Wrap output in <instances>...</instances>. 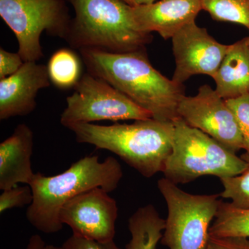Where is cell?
Wrapping results in <instances>:
<instances>
[{"mask_svg": "<svg viewBox=\"0 0 249 249\" xmlns=\"http://www.w3.org/2000/svg\"><path fill=\"white\" fill-rule=\"evenodd\" d=\"M87 71L99 77L160 121L178 119L184 87L162 75L152 66L145 49L115 53L97 49L79 50Z\"/></svg>", "mask_w": 249, "mask_h": 249, "instance_id": "6da1fadb", "label": "cell"}, {"mask_svg": "<svg viewBox=\"0 0 249 249\" xmlns=\"http://www.w3.org/2000/svg\"><path fill=\"white\" fill-rule=\"evenodd\" d=\"M122 178V168L115 158L108 157L100 161L98 155L85 156L53 176L35 173L29 183L34 200L26 213L28 221L39 231L56 233L63 227L59 215L67 201L93 188L110 193Z\"/></svg>", "mask_w": 249, "mask_h": 249, "instance_id": "7a4b0ae2", "label": "cell"}, {"mask_svg": "<svg viewBox=\"0 0 249 249\" xmlns=\"http://www.w3.org/2000/svg\"><path fill=\"white\" fill-rule=\"evenodd\" d=\"M68 129L77 142L115 154L145 178L163 173L173 150L174 123L153 118L130 124H79Z\"/></svg>", "mask_w": 249, "mask_h": 249, "instance_id": "3957f363", "label": "cell"}, {"mask_svg": "<svg viewBox=\"0 0 249 249\" xmlns=\"http://www.w3.org/2000/svg\"><path fill=\"white\" fill-rule=\"evenodd\" d=\"M75 12L65 41L74 49L123 53L145 49L151 34L134 22L132 6L123 0H67Z\"/></svg>", "mask_w": 249, "mask_h": 249, "instance_id": "277c9868", "label": "cell"}, {"mask_svg": "<svg viewBox=\"0 0 249 249\" xmlns=\"http://www.w3.org/2000/svg\"><path fill=\"white\" fill-rule=\"evenodd\" d=\"M173 150L165 163L164 178L186 184L205 175L220 178L240 175L247 162L202 131L181 118L174 121Z\"/></svg>", "mask_w": 249, "mask_h": 249, "instance_id": "5b68a950", "label": "cell"}, {"mask_svg": "<svg viewBox=\"0 0 249 249\" xmlns=\"http://www.w3.org/2000/svg\"><path fill=\"white\" fill-rule=\"evenodd\" d=\"M157 186L168 207L162 245L169 249H206L211 222L222 201L219 195L191 194L165 178Z\"/></svg>", "mask_w": 249, "mask_h": 249, "instance_id": "8992f818", "label": "cell"}, {"mask_svg": "<svg viewBox=\"0 0 249 249\" xmlns=\"http://www.w3.org/2000/svg\"><path fill=\"white\" fill-rule=\"evenodd\" d=\"M0 17L16 36L24 62L43 58L42 33L65 40L72 19L65 0H0Z\"/></svg>", "mask_w": 249, "mask_h": 249, "instance_id": "52a82bcc", "label": "cell"}, {"mask_svg": "<svg viewBox=\"0 0 249 249\" xmlns=\"http://www.w3.org/2000/svg\"><path fill=\"white\" fill-rule=\"evenodd\" d=\"M67 98V107L60 124L69 128L79 124L95 121L144 120L151 119L149 111L139 107L130 98L106 80L87 71Z\"/></svg>", "mask_w": 249, "mask_h": 249, "instance_id": "ba28073f", "label": "cell"}, {"mask_svg": "<svg viewBox=\"0 0 249 249\" xmlns=\"http://www.w3.org/2000/svg\"><path fill=\"white\" fill-rule=\"evenodd\" d=\"M178 114L188 125L202 131L231 151L236 153L244 149L235 115L210 85L201 86L196 96L185 95L178 105Z\"/></svg>", "mask_w": 249, "mask_h": 249, "instance_id": "9c48e42d", "label": "cell"}, {"mask_svg": "<svg viewBox=\"0 0 249 249\" xmlns=\"http://www.w3.org/2000/svg\"><path fill=\"white\" fill-rule=\"evenodd\" d=\"M108 194L96 188L75 196L62 206L60 222L71 228L73 235L98 242L114 240L119 209Z\"/></svg>", "mask_w": 249, "mask_h": 249, "instance_id": "30bf717a", "label": "cell"}, {"mask_svg": "<svg viewBox=\"0 0 249 249\" xmlns=\"http://www.w3.org/2000/svg\"><path fill=\"white\" fill-rule=\"evenodd\" d=\"M175 70L172 80L178 84L195 75L213 78L229 45L219 43L204 28L190 23L172 37Z\"/></svg>", "mask_w": 249, "mask_h": 249, "instance_id": "8fae6325", "label": "cell"}, {"mask_svg": "<svg viewBox=\"0 0 249 249\" xmlns=\"http://www.w3.org/2000/svg\"><path fill=\"white\" fill-rule=\"evenodd\" d=\"M51 83L47 66L36 62H24L16 73L0 80V120L29 115L37 106L38 91Z\"/></svg>", "mask_w": 249, "mask_h": 249, "instance_id": "7c38bea8", "label": "cell"}, {"mask_svg": "<svg viewBox=\"0 0 249 249\" xmlns=\"http://www.w3.org/2000/svg\"><path fill=\"white\" fill-rule=\"evenodd\" d=\"M201 0H157L150 4L132 6L136 25L142 32H157L163 39L173 37L200 12Z\"/></svg>", "mask_w": 249, "mask_h": 249, "instance_id": "4fadbf2b", "label": "cell"}, {"mask_svg": "<svg viewBox=\"0 0 249 249\" xmlns=\"http://www.w3.org/2000/svg\"><path fill=\"white\" fill-rule=\"evenodd\" d=\"M34 133L26 124H18L14 133L0 143V189H9L18 183L29 185L35 173L31 157Z\"/></svg>", "mask_w": 249, "mask_h": 249, "instance_id": "5bb4252c", "label": "cell"}, {"mask_svg": "<svg viewBox=\"0 0 249 249\" xmlns=\"http://www.w3.org/2000/svg\"><path fill=\"white\" fill-rule=\"evenodd\" d=\"M213 78L216 92L225 101L249 94V37L229 45Z\"/></svg>", "mask_w": 249, "mask_h": 249, "instance_id": "9a60e30c", "label": "cell"}, {"mask_svg": "<svg viewBox=\"0 0 249 249\" xmlns=\"http://www.w3.org/2000/svg\"><path fill=\"white\" fill-rule=\"evenodd\" d=\"M165 227V219L160 217L153 205L139 208L129 219L131 239L126 249H156Z\"/></svg>", "mask_w": 249, "mask_h": 249, "instance_id": "2e32d148", "label": "cell"}, {"mask_svg": "<svg viewBox=\"0 0 249 249\" xmlns=\"http://www.w3.org/2000/svg\"><path fill=\"white\" fill-rule=\"evenodd\" d=\"M51 82L57 88L69 89L74 88L81 76V60L73 50L63 48L52 55L48 65Z\"/></svg>", "mask_w": 249, "mask_h": 249, "instance_id": "e0dca14e", "label": "cell"}, {"mask_svg": "<svg viewBox=\"0 0 249 249\" xmlns=\"http://www.w3.org/2000/svg\"><path fill=\"white\" fill-rule=\"evenodd\" d=\"M210 236L249 238V209H237L231 203H221Z\"/></svg>", "mask_w": 249, "mask_h": 249, "instance_id": "ac0fdd59", "label": "cell"}, {"mask_svg": "<svg viewBox=\"0 0 249 249\" xmlns=\"http://www.w3.org/2000/svg\"><path fill=\"white\" fill-rule=\"evenodd\" d=\"M201 8L214 20L235 23L249 29V0H201Z\"/></svg>", "mask_w": 249, "mask_h": 249, "instance_id": "d6986e66", "label": "cell"}, {"mask_svg": "<svg viewBox=\"0 0 249 249\" xmlns=\"http://www.w3.org/2000/svg\"><path fill=\"white\" fill-rule=\"evenodd\" d=\"M241 157L247 162V168L240 175L220 178L224 189L219 195L231 199V204L237 209H249V155L245 152Z\"/></svg>", "mask_w": 249, "mask_h": 249, "instance_id": "ffe728a7", "label": "cell"}, {"mask_svg": "<svg viewBox=\"0 0 249 249\" xmlns=\"http://www.w3.org/2000/svg\"><path fill=\"white\" fill-rule=\"evenodd\" d=\"M34 200V194L29 185L16 186L4 190L0 196V213L14 208H22L31 205Z\"/></svg>", "mask_w": 249, "mask_h": 249, "instance_id": "44dd1931", "label": "cell"}, {"mask_svg": "<svg viewBox=\"0 0 249 249\" xmlns=\"http://www.w3.org/2000/svg\"><path fill=\"white\" fill-rule=\"evenodd\" d=\"M226 101L235 115L243 139L244 150L249 155V94Z\"/></svg>", "mask_w": 249, "mask_h": 249, "instance_id": "7402d4cb", "label": "cell"}, {"mask_svg": "<svg viewBox=\"0 0 249 249\" xmlns=\"http://www.w3.org/2000/svg\"><path fill=\"white\" fill-rule=\"evenodd\" d=\"M60 249H122L116 245L114 240L98 242L84 237L72 235L63 244Z\"/></svg>", "mask_w": 249, "mask_h": 249, "instance_id": "603a6c76", "label": "cell"}, {"mask_svg": "<svg viewBox=\"0 0 249 249\" xmlns=\"http://www.w3.org/2000/svg\"><path fill=\"white\" fill-rule=\"evenodd\" d=\"M24 63L19 53L0 49V80L16 73Z\"/></svg>", "mask_w": 249, "mask_h": 249, "instance_id": "cb8c5ba5", "label": "cell"}, {"mask_svg": "<svg viewBox=\"0 0 249 249\" xmlns=\"http://www.w3.org/2000/svg\"><path fill=\"white\" fill-rule=\"evenodd\" d=\"M206 249H249V238L210 236Z\"/></svg>", "mask_w": 249, "mask_h": 249, "instance_id": "d4e9b609", "label": "cell"}, {"mask_svg": "<svg viewBox=\"0 0 249 249\" xmlns=\"http://www.w3.org/2000/svg\"><path fill=\"white\" fill-rule=\"evenodd\" d=\"M46 244L40 235H34L31 236L26 249H45Z\"/></svg>", "mask_w": 249, "mask_h": 249, "instance_id": "484cf974", "label": "cell"}, {"mask_svg": "<svg viewBox=\"0 0 249 249\" xmlns=\"http://www.w3.org/2000/svg\"><path fill=\"white\" fill-rule=\"evenodd\" d=\"M155 1L157 0H134V6L137 4H150Z\"/></svg>", "mask_w": 249, "mask_h": 249, "instance_id": "4316f807", "label": "cell"}, {"mask_svg": "<svg viewBox=\"0 0 249 249\" xmlns=\"http://www.w3.org/2000/svg\"><path fill=\"white\" fill-rule=\"evenodd\" d=\"M45 249H60V247H55V246L49 245H46Z\"/></svg>", "mask_w": 249, "mask_h": 249, "instance_id": "83f0119b", "label": "cell"}, {"mask_svg": "<svg viewBox=\"0 0 249 249\" xmlns=\"http://www.w3.org/2000/svg\"><path fill=\"white\" fill-rule=\"evenodd\" d=\"M123 1H124V2L127 3V4L131 5V6H134V0H123Z\"/></svg>", "mask_w": 249, "mask_h": 249, "instance_id": "f1b7e54d", "label": "cell"}, {"mask_svg": "<svg viewBox=\"0 0 249 249\" xmlns=\"http://www.w3.org/2000/svg\"></svg>", "mask_w": 249, "mask_h": 249, "instance_id": "f546056e", "label": "cell"}]
</instances>
